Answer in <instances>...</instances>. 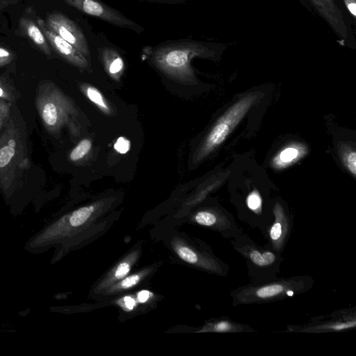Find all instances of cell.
Returning a JSON list of instances; mask_svg holds the SVG:
<instances>
[{
    "mask_svg": "<svg viewBox=\"0 0 356 356\" xmlns=\"http://www.w3.org/2000/svg\"><path fill=\"white\" fill-rule=\"evenodd\" d=\"M227 44L191 42L159 47L152 54L154 65L170 77L186 83L195 81L191 65L195 57L216 59Z\"/></svg>",
    "mask_w": 356,
    "mask_h": 356,
    "instance_id": "1",
    "label": "cell"
},
{
    "mask_svg": "<svg viewBox=\"0 0 356 356\" xmlns=\"http://www.w3.org/2000/svg\"><path fill=\"white\" fill-rule=\"evenodd\" d=\"M312 278L307 276L274 278L264 282H251L231 293L233 305L266 303L299 295L313 286Z\"/></svg>",
    "mask_w": 356,
    "mask_h": 356,
    "instance_id": "2",
    "label": "cell"
},
{
    "mask_svg": "<svg viewBox=\"0 0 356 356\" xmlns=\"http://www.w3.org/2000/svg\"><path fill=\"white\" fill-rule=\"evenodd\" d=\"M231 243L245 258L252 282L276 278L283 260L280 253L261 248L242 234L234 237Z\"/></svg>",
    "mask_w": 356,
    "mask_h": 356,
    "instance_id": "3",
    "label": "cell"
},
{
    "mask_svg": "<svg viewBox=\"0 0 356 356\" xmlns=\"http://www.w3.org/2000/svg\"><path fill=\"white\" fill-rule=\"evenodd\" d=\"M257 99L255 93L249 94L233 104L216 122L197 148L193 156L198 163L220 145L230 131L245 116Z\"/></svg>",
    "mask_w": 356,
    "mask_h": 356,
    "instance_id": "4",
    "label": "cell"
},
{
    "mask_svg": "<svg viewBox=\"0 0 356 356\" xmlns=\"http://www.w3.org/2000/svg\"><path fill=\"white\" fill-rule=\"evenodd\" d=\"M299 1L313 15L327 24L342 44L355 49V38L350 19L337 0Z\"/></svg>",
    "mask_w": 356,
    "mask_h": 356,
    "instance_id": "5",
    "label": "cell"
},
{
    "mask_svg": "<svg viewBox=\"0 0 356 356\" xmlns=\"http://www.w3.org/2000/svg\"><path fill=\"white\" fill-rule=\"evenodd\" d=\"M63 1L70 6L108 23L123 28H128L137 32L143 31L142 27L138 24L99 0Z\"/></svg>",
    "mask_w": 356,
    "mask_h": 356,
    "instance_id": "6",
    "label": "cell"
},
{
    "mask_svg": "<svg viewBox=\"0 0 356 356\" xmlns=\"http://www.w3.org/2000/svg\"><path fill=\"white\" fill-rule=\"evenodd\" d=\"M47 26L76 48L90 60V51L86 38L80 28L66 15L54 12L47 17Z\"/></svg>",
    "mask_w": 356,
    "mask_h": 356,
    "instance_id": "7",
    "label": "cell"
},
{
    "mask_svg": "<svg viewBox=\"0 0 356 356\" xmlns=\"http://www.w3.org/2000/svg\"><path fill=\"white\" fill-rule=\"evenodd\" d=\"M36 21L48 42L60 56L80 69L90 70V60L76 48L51 31L43 19L38 17Z\"/></svg>",
    "mask_w": 356,
    "mask_h": 356,
    "instance_id": "8",
    "label": "cell"
},
{
    "mask_svg": "<svg viewBox=\"0 0 356 356\" xmlns=\"http://www.w3.org/2000/svg\"><path fill=\"white\" fill-rule=\"evenodd\" d=\"M275 220L268 229V237L273 250L280 254L289 236L290 225L282 206L277 203L273 209Z\"/></svg>",
    "mask_w": 356,
    "mask_h": 356,
    "instance_id": "9",
    "label": "cell"
},
{
    "mask_svg": "<svg viewBox=\"0 0 356 356\" xmlns=\"http://www.w3.org/2000/svg\"><path fill=\"white\" fill-rule=\"evenodd\" d=\"M19 26L23 33L46 55H51L49 42L37 22L27 17H22Z\"/></svg>",
    "mask_w": 356,
    "mask_h": 356,
    "instance_id": "10",
    "label": "cell"
},
{
    "mask_svg": "<svg viewBox=\"0 0 356 356\" xmlns=\"http://www.w3.org/2000/svg\"><path fill=\"white\" fill-rule=\"evenodd\" d=\"M102 58L107 73L115 80H119L124 69V63L122 57L111 48L102 50Z\"/></svg>",
    "mask_w": 356,
    "mask_h": 356,
    "instance_id": "11",
    "label": "cell"
},
{
    "mask_svg": "<svg viewBox=\"0 0 356 356\" xmlns=\"http://www.w3.org/2000/svg\"><path fill=\"white\" fill-rule=\"evenodd\" d=\"M306 152L302 145H292L282 150L273 160V165L276 168H283L300 159Z\"/></svg>",
    "mask_w": 356,
    "mask_h": 356,
    "instance_id": "12",
    "label": "cell"
},
{
    "mask_svg": "<svg viewBox=\"0 0 356 356\" xmlns=\"http://www.w3.org/2000/svg\"><path fill=\"white\" fill-rule=\"evenodd\" d=\"M82 90L87 98L104 113L106 115L112 113L111 106L97 88L88 84H84L82 86Z\"/></svg>",
    "mask_w": 356,
    "mask_h": 356,
    "instance_id": "13",
    "label": "cell"
},
{
    "mask_svg": "<svg viewBox=\"0 0 356 356\" xmlns=\"http://www.w3.org/2000/svg\"><path fill=\"white\" fill-rule=\"evenodd\" d=\"M99 204H94L83 207L74 211L70 218V222L72 226L78 227L86 222L93 214Z\"/></svg>",
    "mask_w": 356,
    "mask_h": 356,
    "instance_id": "14",
    "label": "cell"
},
{
    "mask_svg": "<svg viewBox=\"0 0 356 356\" xmlns=\"http://www.w3.org/2000/svg\"><path fill=\"white\" fill-rule=\"evenodd\" d=\"M92 149V141L88 138L81 140L72 150L70 159L72 161H78L86 157Z\"/></svg>",
    "mask_w": 356,
    "mask_h": 356,
    "instance_id": "15",
    "label": "cell"
},
{
    "mask_svg": "<svg viewBox=\"0 0 356 356\" xmlns=\"http://www.w3.org/2000/svg\"><path fill=\"white\" fill-rule=\"evenodd\" d=\"M59 112L57 106L52 102L47 103L42 109V116L49 126H55L59 121Z\"/></svg>",
    "mask_w": 356,
    "mask_h": 356,
    "instance_id": "16",
    "label": "cell"
},
{
    "mask_svg": "<svg viewBox=\"0 0 356 356\" xmlns=\"http://www.w3.org/2000/svg\"><path fill=\"white\" fill-rule=\"evenodd\" d=\"M195 222L202 226L214 227L220 221L218 217L213 212L209 211H201L195 216Z\"/></svg>",
    "mask_w": 356,
    "mask_h": 356,
    "instance_id": "17",
    "label": "cell"
},
{
    "mask_svg": "<svg viewBox=\"0 0 356 356\" xmlns=\"http://www.w3.org/2000/svg\"><path fill=\"white\" fill-rule=\"evenodd\" d=\"M175 250L179 257L186 262L195 264L199 261L198 254L190 248L179 245L176 247Z\"/></svg>",
    "mask_w": 356,
    "mask_h": 356,
    "instance_id": "18",
    "label": "cell"
},
{
    "mask_svg": "<svg viewBox=\"0 0 356 356\" xmlns=\"http://www.w3.org/2000/svg\"><path fill=\"white\" fill-rule=\"evenodd\" d=\"M246 204L250 210L257 214L261 212L262 200L257 190L249 193L246 198Z\"/></svg>",
    "mask_w": 356,
    "mask_h": 356,
    "instance_id": "19",
    "label": "cell"
},
{
    "mask_svg": "<svg viewBox=\"0 0 356 356\" xmlns=\"http://www.w3.org/2000/svg\"><path fill=\"white\" fill-rule=\"evenodd\" d=\"M343 161L347 169L353 175H356V152L354 150L347 151L343 156Z\"/></svg>",
    "mask_w": 356,
    "mask_h": 356,
    "instance_id": "20",
    "label": "cell"
},
{
    "mask_svg": "<svg viewBox=\"0 0 356 356\" xmlns=\"http://www.w3.org/2000/svg\"><path fill=\"white\" fill-rule=\"evenodd\" d=\"M13 147L8 145L0 149V168L5 167L10 161L15 154Z\"/></svg>",
    "mask_w": 356,
    "mask_h": 356,
    "instance_id": "21",
    "label": "cell"
},
{
    "mask_svg": "<svg viewBox=\"0 0 356 356\" xmlns=\"http://www.w3.org/2000/svg\"><path fill=\"white\" fill-rule=\"evenodd\" d=\"M131 147L130 141L123 136L119 137L114 143V149L120 154H126Z\"/></svg>",
    "mask_w": 356,
    "mask_h": 356,
    "instance_id": "22",
    "label": "cell"
},
{
    "mask_svg": "<svg viewBox=\"0 0 356 356\" xmlns=\"http://www.w3.org/2000/svg\"><path fill=\"white\" fill-rule=\"evenodd\" d=\"M130 270V264L127 262H122L117 267L115 271V278L120 280L123 278Z\"/></svg>",
    "mask_w": 356,
    "mask_h": 356,
    "instance_id": "23",
    "label": "cell"
},
{
    "mask_svg": "<svg viewBox=\"0 0 356 356\" xmlns=\"http://www.w3.org/2000/svg\"><path fill=\"white\" fill-rule=\"evenodd\" d=\"M345 6L346 10L352 16L354 21L356 18V1L355 0H341Z\"/></svg>",
    "mask_w": 356,
    "mask_h": 356,
    "instance_id": "24",
    "label": "cell"
},
{
    "mask_svg": "<svg viewBox=\"0 0 356 356\" xmlns=\"http://www.w3.org/2000/svg\"><path fill=\"white\" fill-rule=\"evenodd\" d=\"M140 280L138 275H134L127 277L121 282V287L122 289H128L136 285Z\"/></svg>",
    "mask_w": 356,
    "mask_h": 356,
    "instance_id": "25",
    "label": "cell"
},
{
    "mask_svg": "<svg viewBox=\"0 0 356 356\" xmlns=\"http://www.w3.org/2000/svg\"><path fill=\"white\" fill-rule=\"evenodd\" d=\"M13 57L12 53L6 48L0 47V65L9 62Z\"/></svg>",
    "mask_w": 356,
    "mask_h": 356,
    "instance_id": "26",
    "label": "cell"
},
{
    "mask_svg": "<svg viewBox=\"0 0 356 356\" xmlns=\"http://www.w3.org/2000/svg\"><path fill=\"white\" fill-rule=\"evenodd\" d=\"M19 0H0V14L10 6L14 5Z\"/></svg>",
    "mask_w": 356,
    "mask_h": 356,
    "instance_id": "27",
    "label": "cell"
},
{
    "mask_svg": "<svg viewBox=\"0 0 356 356\" xmlns=\"http://www.w3.org/2000/svg\"><path fill=\"white\" fill-rule=\"evenodd\" d=\"M150 293L148 291H142L138 295V299L140 302H144L148 300Z\"/></svg>",
    "mask_w": 356,
    "mask_h": 356,
    "instance_id": "28",
    "label": "cell"
},
{
    "mask_svg": "<svg viewBox=\"0 0 356 356\" xmlns=\"http://www.w3.org/2000/svg\"><path fill=\"white\" fill-rule=\"evenodd\" d=\"M124 303L127 308L132 309L135 305V300L132 298L127 296L124 298Z\"/></svg>",
    "mask_w": 356,
    "mask_h": 356,
    "instance_id": "29",
    "label": "cell"
},
{
    "mask_svg": "<svg viewBox=\"0 0 356 356\" xmlns=\"http://www.w3.org/2000/svg\"><path fill=\"white\" fill-rule=\"evenodd\" d=\"M8 145L12 147H14L15 146V143L13 140H10L8 142Z\"/></svg>",
    "mask_w": 356,
    "mask_h": 356,
    "instance_id": "30",
    "label": "cell"
},
{
    "mask_svg": "<svg viewBox=\"0 0 356 356\" xmlns=\"http://www.w3.org/2000/svg\"><path fill=\"white\" fill-rule=\"evenodd\" d=\"M3 92L2 89L0 88V97H1L3 95Z\"/></svg>",
    "mask_w": 356,
    "mask_h": 356,
    "instance_id": "31",
    "label": "cell"
},
{
    "mask_svg": "<svg viewBox=\"0 0 356 356\" xmlns=\"http://www.w3.org/2000/svg\"><path fill=\"white\" fill-rule=\"evenodd\" d=\"M0 120H1V115H0Z\"/></svg>",
    "mask_w": 356,
    "mask_h": 356,
    "instance_id": "32",
    "label": "cell"
}]
</instances>
